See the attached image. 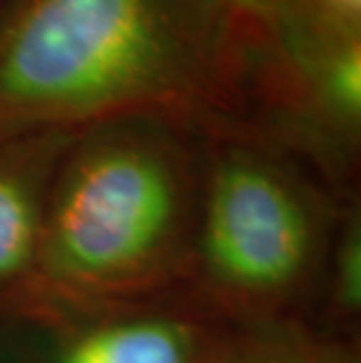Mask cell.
Returning <instances> with one entry per match:
<instances>
[{
	"label": "cell",
	"instance_id": "cell-1",
	"mask_svg": "<svg viewBox=\"0 0 361 363\" xmlns=\"http://www.w3.org/2000/svg\"><path fill=\"white\" fill-rule=\"evenodd\" d=\"M244 28L223 0H5L0 138L129 115L242 122Z\"/></svg>",
	"mask_w": 361,
	"mask_h": 363
},
{
	"label": "cell",
	"instance_id": "cell-2",
	"mask_svg": "<svg viewBox=\"0 0 361 363\" xmlns=\"http://www.w3.org/2000/svg\"><path fill=\"white\" fill-rule=\"evenodd\" d=\"M202 134V127L162 115L75 131L50 183L38 312L28 321L186 289Z\"/></svg>",
	"mask_w": 361,
	"mask_h": 363
},
{
	"label": "cell",
	"instance_id": "cell-3",
	"mask_svg": "<svg viewBox=\"0 0 361 363\" xmlns=\"http://www.w3.org/2000/svg\"><path fill=\"white\" fill-rule=\"evenodd\" d=\"M355 197L244 122L204 129L183 291L235 326H314L338 218Z\"/></svg>",
	"mask_w": 361,
	"mask_h": 363
},
{
	"label": "cell",
	"instance_id": "cell-4",
	"mask_svg": "<svg viewBox=\"0 0 361 363\" xmlns=\"http://www.w3.org/2000/svg\"><path fill=\"white\" fill-rule=\"evenodd\" d=\"M242 122L312 164L343 195L359 192L361 26L284 0L244 40Z\"/></svg>",
	"mask_w": 361,
	"mask_h": 363
},
{
	"label": "cell",
	"instance_id": "cell-5",
	"mask_svg": "<svg viewBox=\"0 0 361 363\" xmlns=\"http://www.w3.org/2000/svg\"><path fill=\"white\" fill-rule=\"evenodd\" d=\"M233 326L179 291L0 323V363H218Z\"/></svg>",
	"mask_w": 361,
	"mask_h": 363
},
{
	"label": "cell",
	"instance_id": "cell-6",
	"mask_svg": "<svg viewBox=\"0 0 361 363\" xmlns=\"http://www.w3.org/2000/svg\"><path fill=\"white\" fill-rule=\"evenodd\" d=\"M73 136L28 131L0 138V323L28 321L38 312L45 204Z\"/></svg>",
	"mask_w": 361,
	"mask_h": 363
},
{
	"label": "cell",
	"instance_id": "cell-7",
	"mask_svg": "<svg viewBox=\"0 0 361 363\" xmlns=\"http://www.w3.org/2000/svg\"><path fill=\"white\" fill-rule=\"evenodd\" d=\"M314 328L350 345L361 333V208L359 197L343 206L328 251Z\"/></svg>",
	"mask_w": 361,
	"mask_h": 363
},
{
	"label": "cell",
	"instance_id": "cell-8",
	"mask_svg": "<svg viewBox=\"0 0 361 363\" xmlns=\"http://www.w3.org/2000/svg\"><path fill=\"white\" fill-rule=\"evenodd\" d=\"M218 363H361L350 345L305 321L233 326Z\"/></svg>",
	"mask_w": 361,
	"mask_h": 363
},
{
	"label": "cell",
	"instance_id": "cell-9",
	"mask_svg": "<svg viewBox=\"0 0 361 363\" xmlns=\"http://www.w3.org/2000/svg\"><path fill=\"white\" fill-rule=\"evenodd\" d=\"M237 21L244 28V35H249L253 28H258L260 24H265L272 17L274 10L284 3V0H223Z\"/></svg>",
	"mask_w": 361,
	"mask_h": 363
},
{
	"label": "cell",
	"instance_id": "cell-10",
	"mask_svg": "<svg viewBox=\"0 0 361 363\" xmlns=\"http://www.w3.org/2000/svg\"><path fill=\"white\" fill-rule=\"evenodd\" d=\"M314 12L350 26H361V0H301Z\"/></svg>",
	"mask_w": 361,
	"mask_h": 363
},
{
	"label": "cell",
	"instance_id": "cell-11",
	"mask_svg": "<svg viewBox=\"0 0 361 363\" xmlns=\"http://www.w3.org/2000/svg\"><path fill=\"white\" fill-rule=\"evenodd\" d=\"M3 3H5V0H0V7H3Z\"/></svg>",
	"mask_w": 361,
	"mask_h": 363
}]
</instances>
